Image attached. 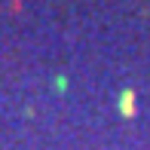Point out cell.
<instances>
[{"mask_svg":"<svg viewBox=\"0 0 150 150\" xmlns=\"http://www.w3.org/2000/svg\"><path fill=\"white\" fill-rule=\"evenodd\" d=\"M132 101H135V95H132V92H122V107H120V110L126 113V117H132V113H135V107H132Z\"/></svg>","mask_w":150,"mask_h":150,"instance_id":"cell-1","label":"cell"}]
</instances>
